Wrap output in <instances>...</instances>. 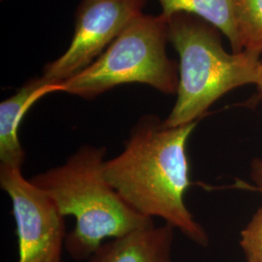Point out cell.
<instances>
[{
    "instance_id": "11",
    "label": "cell",
    "mask_w": 262,
    "mask_h": 262,
    "mask_svg": "<svg viewBox=\"0 0 262 262\" xmlns=\"http://www.w3.org/2000/svg\"><path fill=\"white\" fill-rule=\"evenodd\" d=\"M240 245L247 262H262V207L241 232Z\"/></svg>"
},
{
    "instance_id": "12",
    "label": "cell",
    "mask_w": 262,
    "mask_h": 262,
    "mask_svg": "<svg viewBox=\"0 0 262 262\" xmlns=\"http://www.w3.org/2000/svg\"><path fill=\"white\" fill-rule=\"evenodd\" d=\"M253 178L256 184V189L262 191V159H257L253 162Z\"/></svg>"
},
{
    "instance_id": "9",
    "label": "cell",
    "mask_w": 262,
    "mask_h": 262,
    "mask_svg": "<svg viewBox=\"0 0 262 262\" xmlns=\"http://www.w3.org/2000/svg\"><path fill=\"white\" fill-rule=\"evenodd\" d=\"M166 18L177 13L197 16L214 26L228 40L233 53L243 52L235 25L233 0H159Z\"/></svg>"
},
{
    "instance_id": "4",
    "label": "cell",
    "mask_w": 262,
    "mask_h": 262,
    "mask_svg": "<svg viewBox=\"0 0 262 262\" xmlns=\"http://www.w3.org/2000/svg\"><path fill=\"white\" fill-rule=\"evenodd\" d=\"M167 42L168 19L143 13L91 66L59 84L60 93L92 100L118 85L138 83L176 94L179 64L167 56Z\"/></svg>"
},
{
    "instance_id": "1",
    "label": "cell",
    "mask_w": 262,
    "mask_h": 262,
    "mask_svg": "<svg viewBox=\"0 0 262 262\" xmlns=\"http://www.w3.org/2000/svg\"><path fill=\"white\" fill-rule=\"evenodd\" d=\"M197 122L169 127L157 115H144L133 125L123 150L104 164V176L141 215L160 217L192 242L206 247L209 236L188 211L190 186L187 144Z\"/></svg>"
},
{
    "instance_id": "13",
    "label": "cell",
    "mask_w": 262,
    "mask_h": 262,
    "mask_svg": "<svg viewBox=\"0 0 262 262\" xmlns=\"http://www.w3.org/2000/svg\"><path fill=\"white\" fill-rule=\"evenodd\" d=\"M256 88H257V93H258V96H259V98L262 100V73L260 77H259V79H258V81H257V83H256Z\"/></svg>"
},
{
    "instance_id": "5",
    "label": "cell",
    "mask_w": 262,
    "mask_h": 262,
    "mask_svg": "<svg viewBox=\"0 0 262 262\" xmlns=\"http://www.w3.org/2000/svg\"><path fill=\"white\" fill-rule=\"evenodd\" d=\"M0 187L12 203L18 262H61L67 235L66 216L55 201L24 177L21 167L0 164Z\"/></svg>"
},
{
    "instance_id": "6",
    "label": "cell",
    "mask_w": 262,
    "mask_h": 262,
    "mask_svg": "<svg viewBox=\"0 0 262 262\" xmlns=\"http://www.w3.org/2000/svg\"><path fill=\"white\" fill-rule=\"evenodd\" d=\"M148 0H82L75 12L74 34L63 55L47 63L42 77L61 84L91 66L131 21Z\"/></svg>"
},
{
    "instance_id": "10",
    "label": "cell",
    "mask_w": 262,
    "mask_h": 262,
    "mask_svg": "<svg viewBox=\"0 0 262 262\" xmlns=\"http://www.w3.org/2000/svg\"><path fill=\"white\" fill-rule=\"evenodd\" d=\"M234 19L242 50L262 55V0H233Z\"/></svg>"
},
{
    "instance_id": "7",
    "label": "cell",
    "mask_w": 262,
    "mask_h": 262,
    "mask_svg": "<svg viewBox=\"0 0 262 262\" xmlns=\"http://www.w3.org/2000/svg\"><path fill=\"white\" fill-rule=\"evenodd\" d=\"M60 93V84L42 76L32 78L0 103V164L23 167L26 151L19 140V126L28 110L47 94Z\"/></svg>"
},
{
    "instance_id": "2",
    "label": "cell",
    "mask_w": 262,
    "mask_h": 262,
    "mask_svg": "<svg viewBox=\"0 0 262 262\" xmlns=\"http://www.w3.org/2000/svg\"><path fill=\"white\" fill-rule=\"evenodd\" d=\"M106 155L104 146L83 145L64 163L29 179L55 201L62 215L75 217L64 245L74 260L90 259L106 239L155 225L152 219L133 210L106 180Z\"/></svg>"
},
{
    "instance_id": "3",
    "label": "cell",
    "mask_w": 262,
    "mask_h": 262,
    "mask_svg": "<svg viewBox=\"0 0 262 262\" xmlns=\"http://www.w3.org/2000/svg\"><path fill=\"white\" fill-rule=\"evenodd\" d=\"M168 19L169 42L177 51V99L163 122L176 127L197 122L207 110L237 88L256 84L262 59L247 52L228 53L220 30L206 20L187 13Z\"/></svg>"
},
{
    "instance_id": "8",
    "label": "cell",
    "mask_w": 262,
    "mask_h": 262,
    "mask_svg": "<svg viewBox=\"0 0 262 262\" xmlns=\"http://www.w3.org/2000/svg\"><path fill=\"white\" fill-rule=\"evenodd\" d=\"M174 228L150 225L104 242L89 262H173Z\"/></svg>"
}]
</instances>
